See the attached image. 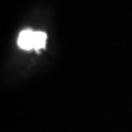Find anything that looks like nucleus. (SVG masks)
I'll return each mask as SVG.
<instances>
[{
  "mask_svg": "<svg viewBox=\"0 0 132 132\" xmlns=\"http://www.w3.org/2000/svg\"><path fill=\"white\" fill-rule=\"evenodd\" d=\"M47 44V33L43 31L23 29L17 38V45L22 50H37L45 48Z\"/></svg>",
  "mask_w": 132,
  "mask_h": 132,
  "instance_id": "1",
  "label": "nucleus"
}]
</instances>
